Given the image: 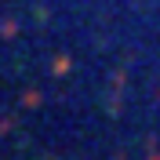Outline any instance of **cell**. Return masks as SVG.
I'll return each instance as SVG.
<instances>
[{
  "instance_id": "obj_1",
  "label": "cell",
  "mask_w": 160,
  "mask_h": 160,
  "mask_svg": "<svg viewBox=\"0 0 160 160\" xmlns=\"http://www.w3.org/2000/svg\"><path fill=\"white\" fill-rule=\"evenodd\" d=\"M153 160H157V157H153Z\"/></svg>"
}]
</instances>
